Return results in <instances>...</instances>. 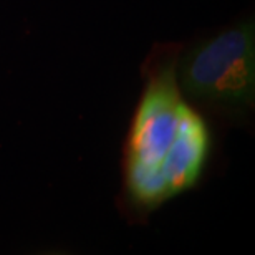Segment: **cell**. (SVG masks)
<instances>
[{
    "label": "cell",
    "mask_w": 255,
    "mask_h": 255,
    "mask_svg": "<svg viewBox=\"0 0 255 255\" xmlns=\"http://www.w3.org/2000/svg\"><path fill=\"white\" fill-rule=\"evenodd\" d=\"M187 98L227 116H247L255 95L254 23H241L194 45L176 65Z\"/></svg>",
    "instance_id": "2"
},
{
    "label": "cell",
    "mask_w": 255,
    "mask_h": 255,
    "mask_svg": "<svg viewBox=\"0 0 255 255\" xmlns=\"http://www.w3.org/2000/svg\"><path fill=\"white\" fill-rule=\"evenodd\" d=\"M176 52L157 55L132 116L125 151L131 204L151 211L201 177L211 151L207 123L182 95Z\"/></svg>",
    "instance_id": "1"
}]
</instances>
